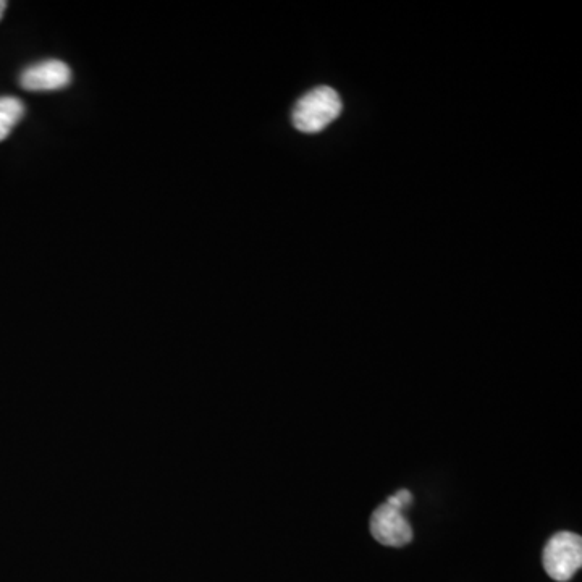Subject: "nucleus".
Returning a JSON list of instances; mask_svg holds the SVG:
<instances>
[{"label": "nucleus", "mask_w": 582, "mask_h": 582, "mask_svg": "<svg viewBox=\"0 0 582 582\" xmlns=\"http://www.w3.org/2000/svg\"><path fill=\"white\" fill-rule=\"evenodd\" d=\"M342 109V99L337 91L329 86H319L298 101L293 110V125L303 133L314 135L335 122Z\"/></svg>", "instance_id": "obj_1"}, {"label": "nucleus", "mask_w": 582, "mask_h": 582, "mask_svg": "<svg viewBox=\"0 0 582 582\" xmlns=\"http://www.w3.org/2000/svg\"><path fill=\"white\" fill-rule=\"evenodd\" d=\"M582 566V539L574 532H558L547 542L544 549L545 573L553 581L566 582Z\"/></svg>", "instance_id": "obj_2"}, {"label": "nucleus", "mask_w": 582, "mask_h": 582, "mask_svg": "<svg viewBox=\"0 0 582 582\" xmlns=\"http://www.w3.org/2000/svg\"><path fill=\"white\" fill-rule=\"evenodd\" d=\"M369 526L374 539L387 547H403L410 544L413 539V531L403 511L388 505L387 502L372 513Z\"/></svg>", "instance_id": "obj_3"}, {"label": "nucleus", "mask_w": 582, "mask_h": 582, "mask_svg": "<svg viewBox=\"0 0 582 582\" xmlns=\"http://www.w3.org/2000/svg\"><path fill=\"white\" fill-rule=\"evenodd\" d=\"M72 70L60 60H46L26 68L20 83L28 91H55L70 85Z\"/></svg>", "instance_id": "obj_4"}, {"label": "nucleus", "mask_w": 582, "mask_h": 582, "mask_svg": "<svg viewBox=\"0 0 582 582\" xmlns=\"http://www.w3.org/2000/svg\"><path fill=\"white\" fill-rule=\"evenodd\" d=\"M25 106L17 97H0V141H4L23 119Z\"/></svg>", "instance_id": "obj_5"}, {"label": "nucleus", "mask_w": 582, "mask_h": 582, "mask_svg": "<svg viewBox=\"0 0 582 582\" xmlns=\"http://www.w3.org/2000/svg\"><path fill=\"white\" fill-rule=\"evenodd\" d=\"M411 502H413V495H411L410 490L406 489H401L400 492L392 495L387 500L388 505H392V507L398 508L401 511L405 510L406 507H410Z\"/></svg>", "instance_id": "obj_6"}, {"label": "nucleus", "mask_w": 582, "mask_h": 582, "mask_svg": "<svg viewBox=\"0 0 582 582\" xmlns=\"http://www.w3.org/2000/svg\"><path fill=\"white\" fill-rule=\"evenodd\" d=\"M5 7H7V2L0 0V18H2V15H4Z\"/></svg>", "instance_id": "obj_7"}]
</instances>
